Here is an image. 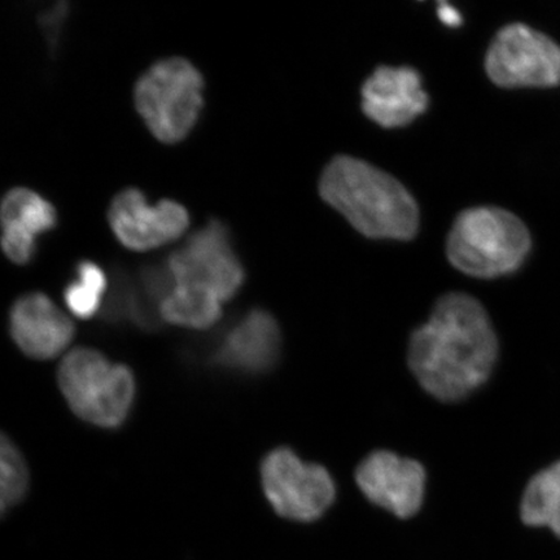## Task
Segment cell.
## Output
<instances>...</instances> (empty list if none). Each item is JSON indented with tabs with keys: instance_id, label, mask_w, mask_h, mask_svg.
I'll list each match as a JSON object with an SVG mask.
<instances>
[{
	"instance_id": "obj_11",
	"label": "cell",
	"mask_w": 560,
	"mask_h": 560,
	"mask_svg": "<svg viewBox=\"0 0 560 560\" xmlns=\"http://www.w3.org/2000/svg\"><path fill=\"white\" fill-rule=\"evenodd\" d=\"M362 110L385 129L402 128L429 108L422 77L410 67H380L363 83Z\"/></svg>"
},
{
	"instance_id": "obj_16",
	"label": "cell",
	"mask_w": 560,
	"mask_h": 560,
	"mask_svg": "<svg viewBox=\"0 0 560 560\" xmlns=\"http://www.w3.org/2000/svg\"><path fill=\"white\" fill-rule=\"evenodd\" d=\"M521 516L529 527L549 528L560 537V460L529 481Z\"/></svg>"
},
{
	"instance_id": "obj_20",
	"label": "cell",
	"mask_w": 560,
	"mask_h": 560,
	"mask_svg": "<svg viewBox=\"0 0 560 560\" xmlns=\"http://www.w3.org/2000/svg\"><path fill=\"white\" fill-rule=\"evenodd\" d=\"M438 11L440 20L447 26H458L462 23L459 12L451 4L440 3Z\"/></svg>"
},
{
	"instance_id": "obj_15",
	"label": "cell",
	"mask_w": 560,
	"mask_h": 560,
	"mask_svg": "<svg viewBox=\"0 0 560 560\" xmlns=\"http://www.w3.org/2000/svg\"><path fill=\"white\" fill-rule=\"evenodd\" d=\"M223 301L201 287L174 284L159 305V313L170 324L208 328L219 322Z\"/></svg>"
},
{
	"instance_id": "obj_2",
	"label": "cell",
	"mask_w": 560,
	"mask_h": 560,
	"mask_svg": "<svg viewBox=\"0 0 560 560\" xmlns=\"http://www.w3.org/2000/svg\"><path fill=\"white\" fill-rule=\"evenodd\" d=\"M319 194L362 235L410 241L418 233L419 208L408 188L366 161L332 159L320 175Z\"/></svg>"
},
{
	"instance_id": "obj_8",
	"label": "cell",
	"mask_w": 560,
	"mask_h": 560,
	"mask_svg": "<svg viewBox=\"0 0 560 560\" xmlns=\"http://www.w3.org/2000/svg\"><path fill=\"white\" fill-rule=\"evenodd\" d=\"M166 270L174 284L201 287L223 303L234 298L244 282V269L231 245L229 230L210 221L167 258Z\"/></svg>"
},
{
	"instance_id": "obj_12",
	"label": "cell",
	"mask_w": 560,
	"mask_h": 560,
	"mask_svg": "<svg viewBox=\"0 0 560 560\" xmlns=\"http://www.w3.org/2000/svg\"><path fill=\"white\" fill-rule=\"evenodd\" d=\"M12 339L26 355L50 360L59 355L74 338V326L66 313L44 293L20 298L10 315Z\"/></svg>"
},
{
	"instance_id": "obj_9",
	"label": "cell",
	"mask_w": 560,
	"mask_h": 560,
	"mask_svg": "<svg viewBox=\"0 0 560 560\" xmlns=\"http://www.w3.org/2000/svg\"><path fill=\"white\" fill-rule=\"evenodd\" d=\"M108 221L124 247L145 252L177 241L190 225V215L177 201L151 206L138 188H126L112 201Z\"/></svg>"
},
{
	"instance_id": "obj_7",
	"label": "cell",
	"mask_w": 560,
	"mask_h": 560,
	"mask_svg": "<svg viewBox=\"0 0 560 560\" xmlns=\"http://www.w3.org/2000/svg\"><path fill=\"white\" fill-rule=\"evenodd\" d=\"M486 69L497 86H556L560 82V46L534 27L509 24L490 44Z\"/></svg>"
},
{
	"instance_id": "obj_13",
	"label": "cell",
	"mask_w": 560,
	"mask_h": 560,
	"mask_svg": "<svg viewBox=\"0 0 560 560\" xmlns=\"http://www.w3.org/2000/svg\"><path fill=\"white\" fill-rule=\"evenodd\" d=\"M2 247L12 262H31L37 252V236L55 229L58 214L50 201L25 187L12 188L0 208Z\"/></svg>"
},
{
	"instance_id": "obj_5",
	"label": "cell",
	"mask_w": 560,
	"mask_h": 560,
	"mask_svg": "<svg viewBox=\"0 0 560 560\" xmlns=\"http://www.w3.org/2000/svg\"><path fill=\"white\" fill-rule=\"evenodd\" d=\"M59 385L77 417L104 429L121 425L136 397L131 371L89 348H77L66 355L59 368Z\"/></svg>"
},
{
	"instance_id": "obj_17",
	"label": "cell",
	"mask_w": 560,
	"mask_h": 560,
	"mask_svg": "<svg viewBox=\"0 0 560 560\" xmlns=\"http://www.w3.org/2000/svg\"><path fill=\"white\" fill-rule=\"evenodd\" d=\"M77 278L65 292L68 310L77 318L89 319L100 311L105 290H107V277L95 262L82 261L77 266Z\"/></svg>"
},
{
	"instance_id": "obj_3",
	"label": "cell",
	"mask_w": 560,
	"mask_h": 560,
	"mask_svg": "<svg viewBox=\"0 0 560 560\" xmlns=\"http://www.w3.org/2000/svg\"><path fill=\"white\" fill-rule=\"evenodd\" d=\"M530 234L506 209L478 207L462 212L447 235L446 255L455 269L490 279L521 268L530 250Z\"/></svg>"
},
{
	"instance_id": "obj_10",
	"label": "cell",
	"mask_w": 560,
	"mask_h": 560,
	"mask_svg": "<svg viewBox=\"0 0 560 560\" xmlns=\"http://www.w3.org/2000/svg\"><path fill=\"white\" fill-rule=\"evenodd\" d=\"M355 480L371 502L400 520H409L422 508L425 472L417 460L375 452L357 468Z\"/></svg>"
},
{
	"instance_id": "obj_19",
	"label": "cell",
	"mask_w": 560,
	"mask_h": 560,
	"mask_svg": "<svg viewBox=\"0 0 560 560\" xmlns=\"http://www.w3.org/2000/svg\"><path fill=\"white\" fill-rule=\"evenodd\" d=\"M68 12V7L66 3H60L55 7L54 10L48 11L42 16V25H44L45 31L48 33V39H50L51 44H56V34H58L62 21H65Z\"/></svg>"
},
{
	"instance_id": "obj_1",
	"label": "cell",
	"mask_w": 560,
	"mask_h": 560,
	"mask_svg": "<svg viewBox=\"0 0 560 560\" xmlns=\"http://www.w3.org/2000/svg\"><path fill=\"white\" fill-rule=\"evenodd\" d=\"M499 342L478 300L452 292L411 335L409 365L422 387L441 401L462 400L492 373Z\"/></svg>"
},
{
	"instance_id": "obj_4",
	"label": "cell",
	"mask_w": 560,
	"mask_h": 560,
	"mask_svg": "<svg viewBox=\"0 0 560 560\" xmlns=\"http://www.w3.org/2000/svg\"><path fill=\"white\" fill-rule=\"evenodd\" d=\"M206 82L200 70L184 58L158 61L137 82L135 97L151 135L166 144L184 140L205 107Z\"/></svg>"
},
{
	"instance_id": "obj_18",
	"label": "cell",
	"mask_w": 560,
	"mask_h": 560,
	"mask_svg": "<svg viewBox=\"0 0 560 560\" xmlns=\"http://www.w3.org/2000/svg\"><path fill=\"white\" fill-rule=\"evenodd\" d=\"M0 462H2V511L15 508L23 501L27 489H30V471L23 455H21L18 446L12 441L3 436L2 446H0Z\"/></svg>"
},
{
	"instance_id": "obj_14",
	"label": "cell",
	"mask_w": 560,
	"mask_h": 560,
	"mask_svg": "<svg viewBox=\"0 0 560 560\" xmlns=\"http://www.w3.org/2000/svg\"><path fill=\"white\" fill-rule=\"evenodd\" d=\"M280 330L268 312L255 310L233 327L221 347L215 361L221 366L260 374L275 366L280 353Z\"/></svg>"
},
{
	"instance_id": "obj_6",
	"label": "cell",
	"mask_w": 560,
	"mask_h": 560,
	"mask_svg": "<svg viewBox=\"0 0 560 560\" xmlns=\"http://www.w3.org/2000/svg\"><path fill=\"white\" fill-rule=\"evenodd\" d=\"M261 480L266 499L284 520L317 521L335 500V485L326 468L305 464L287 447L266 455Z\"/></svg>"
}]
</instances>
